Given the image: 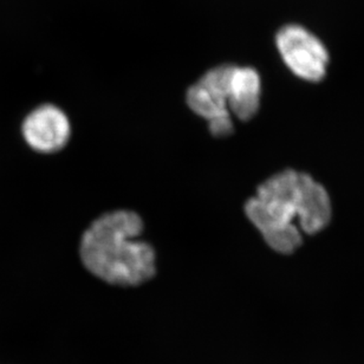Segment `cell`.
Wrapping results in <instances>:
<instances>
[{"instance_id":"1","label":"cell","mask_w":364,"mask_h":364,"mask_svg":"<svg viewBox=\"0 0 364 364\" xmlns=\"http://www.w3.org/2000/svg\"><path fill=\"white\" fill-rule=\"evenodd\" d=\"M329 194L305 173L284 171L260 185L246 203V215L271 249L290 255L331 220Z\"/></svg>"},{"instance_id":"2","label":"cell","mask_w":364,"mask_h":364,"mask_svg":"<svg viewBox=\"0 0 364 364\" xmlns=\"http://www.w3.org/2000/svg\"><path fill=\"white\" fill-rule=\"evenodd\" d=\"M144 231L139 214L115 210L98 218L82 237V263L89 272L117 287H137L155 276V251L137 238Z\"/></svg>"},{"instance_id":"3","label":"cell","mask_w":364,"mask_h":364,"mask_svg":"<svg viewBox=\"0 0 364 364\" xmlns=\"http://www.w3.org/2000/svg\"><path fill=\"white\" fill-rule=\"evenodd\" d=\"M232 68L231 64H225L207 71L186 95L189 108L196 115L208 121L210 134L219 139L230 136L235 130L228 109V85Z\"/></svg>"},{"instance_id":"4","label":"cell","mask_w":364,"mask_h":364,"mask_svg":"<svg viewBox=\"0 0 364 364\" xmlns=\"http://www.w3.org/2000/svg\"><path fill=\"white\" fill-rule=\"evenodd\" d=\"M277 49L284 63L297 77L308 82L322 81L329 63L326 46L301 25H287L276 36Z\"/></svg>"},{"instance_id":"5","label":"cell","mask_w":364,"mask_h":364,"mask_svg":"<svg viewBox=\"0 0 364 364\" xmlns=\"http://www.w3.org/2000/svg\"><path fill=\"white\" fill-rule=\"evenodd\" d=\"M70 122L58 107L41 105L32 110L21 124L25 142L33 151L51 154L60 151L70 137Z\"/></svg>"},{"instance_id":"6","label":"cell","mask_w":364,"mask_h":364,"mask_svg":"<svg viewBox=\"0 0 364 364\" xmlns=\"http://www.w3.org/2000/svg\"><path fill=\"white\" fill-rule=\"evenodd\" d=\"M262 81L252 68H232L228 85V109L230 112L240 119L250 121L256 116L260 105Z\"/></svg>"}]
</instances>
